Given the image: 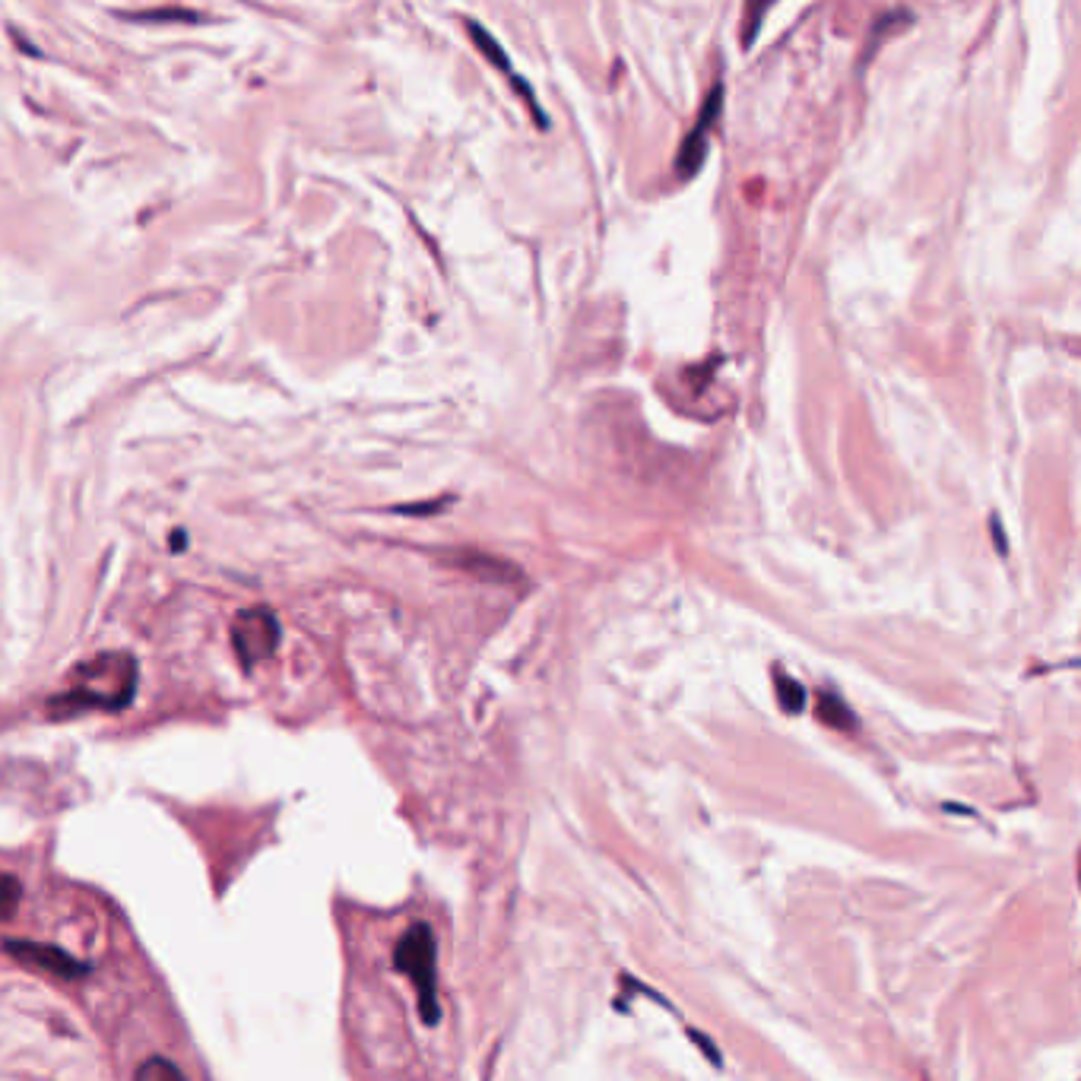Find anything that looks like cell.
<instances>
[{"instance_id":"obj_8","label":"cell","mask_w":1081,"mask_h":1081,"mask_svg":"<svg viewBox=\"0 0 1081 1081\" xmlns=\"http://www.w3.org/2000/svg\"><path fill=\"white\" fill-rule=\"evenodd\" d=\"M774 688H777V701H780V707H784L787 714H799L806 707V688L799 685L793 676L774 669Z\"/></svg>"},{"instance_id":"obj_5","label":"cell","mask_w":1081,"mask_h":1081,"mask_svg":"<svg viewBox=\"0 0 1081 1081\" xmlns=\"http://www.w3.org/2000/svg\"><path fill=\"white\" fill-rule=\"evenodd\" d=\"M720 102H723V89H720V86H714V89H711V96H707V102H704V108H701V115H698L695 127H692V134H688V137L682 140L679 159H676V169H679V175H682V178L695 175V172L701 169V162H704V149H707V134H711V124H714V121H717V115H720Z\"/></svg>"},{"instance_id":"obj_3","label":"cell","mask_w":1081,"mask_h":1081,"mask_svg":"<svg viewBox=\"0 0 1081 1081\" xmlns=\"http://www.w3.org/2000/svg\"><path fill=\"white\" fill-rule=\"evenodd\" d=\"M279 644V622L267 609H241L232 622V647L241 660V666L251 669L273 657Z\"/></svg>"},{"instance_id":"obj_6","label":"cell","mask_w":1081,"mask_h":1081,"mask_svg":"<svg viewBox=\"0 0 1081 1081\" xmlns=\"http://www.w3.org/2000/svg\"><path fill=\"white\" fill-rule=\"evenodd\" d=\"M818 720L834 726V730H853V726H856L850 707H847L841 698H837V695H831V692L818 695Z\"/></svg>"},{"instance_id":"obj_1","label":"cell","mask_w":1081,"mask_h":1081,"mask_svg":"<svg viewBox=\"0 0 1081 1081\" xmlns=\"http://www.w3.org/2000/svg\"><path fill=\"white\" fill-rule=\"evenodd\" d=\"M137 695V660L130 654H102L77 666L73 685L48 701L51 717H77L86 711H121Z\"/></svg>"},{"instance_id":"obj_4","label":"cell","mask_w":1081,"mask_h":1081,"mask_svg":"<svg viewBox=\"0 0 1081 1081\" xmlns=\"http://www.w3.org/2000/svg\"><path fill=\"white\" fill-rule=\"evenodd\" d=\"M0 948H4V955H10L13 961L29 964V967H35V971H45V974L58 977V980H83V977H89V964L80 961V958H73L70 952H64V948H58V945L35 942V939H4V942H0Z\"/></svg>"},{"instance_id":"obj_12","label":"cell","mask_w":1081,"mask_h":1081,"mask_svg":"<svg viewBox=\"0 0 1081 1081\" xmlns=\"http://www.w3.org/2000/svg\"><path fill=\"white\" fill-rule=\"evenodd\" d=\"M993 533H996V546H999V552H1005V549H1009V546L1002 543V527H999V520H993Z\"/></svg>"},{"instance_id":"obj_13","label":"cell","mask_w":1081,"mask_h":1081,"mask_svg":"<svg viewBox=\"0 0 1081 1081\" xmlns=\"http://www.w3.org/2000/svg\"><path fill=\"white\" fill-rule=\"evenodd\" d=\"M184 543H188V536H184V530H175V536H172V546L178 549V546H184Z\"/></svg>"},{"instance_id":"obj_2","label":"cell","mask_w":1081,"mask_h":1081,"mask_svg":"<svg viewBox=\"0 0 1081 1081\" xmlns=\"http://www.w3.org/2000/svg\"><path fill=\"white\" fill-rule=\"evenodd\" d=\"M394 967L416 986L419 1015L428 1028H435L441 1021V1005H438V942L432 926L413 923L406 929L394 948Z\"/></svg>"},{"instance_id":"obj_10","label":"cell","mask_w":1081,"mask_h":1081,"mask_svg":"<svg viewBox=\"0 0 1081 1081\" xmlns=\"http://www.w3.org/2000/svg\"><path fill=\"white\" fill-rule=\"evenodd\" d=\"M23 901V882L10 872H0V920H10Z\"/></svg>"},{"instance_id":"obj_9","label":"cell","mask_w":1081,"mask_h":1081,"mask_svg":"<svg viewBox=\"0 0 1081 1081\" xmlns=\"http://www.w3.org/2000/svg\"><path fill=\"white\" fill-rule=\"evenodd\" d=\"M137 1081H188L184 1072L175 1066L172 1059L165 1056H149L146 1062H140L137 1069Z\"/></svg>"},{"instance_id":"obj_7","label":"cell","mask_w":1081,"mask_h":1081,"mask_svg":"<svg viewBox=\"0 0 1081 1081\" xmlns=\"http://www.w3.org/2000/svg\"><path fill=\"white\" fill-rule=\"evenodd\" d=\"M467 32H470V39L479 45V51L486 54V58H489L495 67H501V70H508V73H511V61H508L505 48H501V45L495 42V35H492L486 26L476 23V20H467Z\"/></svg>"},{"instance_id":"obj_11","label":"cell","mask_w":1081,"mask_h":1081,"mask_svg":"<svg viewBox=\"0 0 1081 1081\" xmlns=\"http://www.w3.org/2000/svg\"><path fill=\"white\" fill-rule=\"evenodd\" d=\"M764 13H768V4H755V7H749V13H745V32H742L745 45H752V39L758 35V23H761Z\"/></svg>"}]
</instances>
